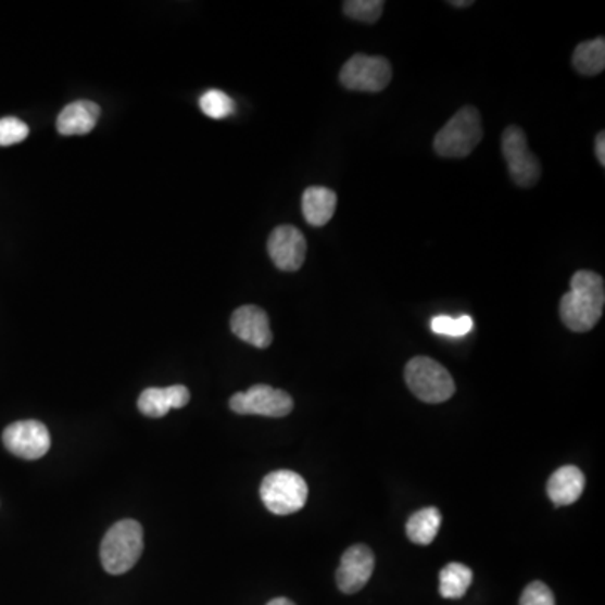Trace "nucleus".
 Returning a JSON list of instances; mask_svg holds the SVG:
<instances>
[{
	"label": "nucleus",
	"mask_w": 605,
	"mask_h": 605,
	"mask_svg": "<svg viewBox=\"0 0 605 605\" xmlns=\"http://www.w3.org/2000/svg\"><path fill=\"white\" fill-rule=\"evenodd\" d=\"M405 382L419 401L441 404L456 392L450 371L429 357H414L405 365Z\"/></svg>",
	"instance_id": "4"
},
{
	"label": "nucleus",
	"mask_w": 605,
	"mask_h": 605,
	"mask_svg": "<svg viewBox=\"0 0 605 605\" xmlns=\"http://www.w3.org/2000/svg\"><path fill=\"white\" fill-rule=\"evenodd\" d=\"M29 137V127L15 116L0 118V147L17 146Z\"/></svg>",
	"instance_id": "23"
},
{
	"label": "nucleus",
	"mask_w": 605,
	"mask_h": 605,
	"mask_svg": "<svg viewBox=\"0 0 605 605\" xmlns=\"http://www.w3.org/2000/svg\"><path fill=\"white\" fill-rule=\"evenodd\" d=\"M605 305L604 278L597 273L577 272L570 279V291L562 297L560 318L576 333L591 331L602 318Z\"/></svg>",
	"instance_id": "1"
},
{
	"label": "nucleus",
	"mask_w": 605,
	"mask_h": 605,
	"mask_svg": "<svg viewBox=\"0 0 605 605\" xmlns=\"http://www.w3.org/2000/svg\"><path fill=\"white\" fill-rule=\"evenodd\" d=\"M483 140L481 115L475 106L461 109L450 122L438 131L434 150L444 159H466Z\"/></svg>",
	"instance_id": "3"
},
{
	"label": "nucleus",
	"mask_w": 605,
	"mask_h": 605,
	"mask_svg": "<svg viewBox=\"0 0 605 605\" xmlns=\"http://www.w3.org/2000/svg\"><path fill=\"white\" fill-rule=\"evenodd\" d=\"M143 552V528L138 521L122 520L113 525L101 542V564L112 576H122L135 567Z\"/></svg>",
	"instance_id": "2"
},
{
	"label": "nucleus",
	"mask_w": 605,
	"mask_h": 605,
	"mask_svg": "<svg viewBox=\"0 0 605 605\" xmlns=\"http://www.w3.org/2000/svg\"><path fill=\"white\" fill-rule=\"evenodd\" d=\"M574 67L583 76H597L605 67V39L580 42L574 52Z\"/></svg>",
	"instance_id": "18"
},
{
	"label": "nucleus",
	"mask_w": 605,
	"mask_h": 605,
	"mask_svg": "<svg viewBox=\"0 0 605 605\" xmlns=\"http://www.w3.org/2000/svg\"><path fill=\"white\" fill-rule=\"evenodd\" d=\"M229 407L241 416L285 417L293 411V399L285 390L260 383L232 395Z\"/></svg>",
	"instance_id": "8"
},
{
	"label": "nucleus",
	"mask_w": 605,
	"mask_h": 605,
	"mask_svg": "<svg viewBox=\"0 0 605 605\" xmlns=\"http://www.w3.org/2000/svg\"><path fill=\"white\" fill-rule=\"evenodd\" d=\"M585 476L577 466H564L550 476L546 493L557 506L572 505L582 496Z\"/></svg>",
	"instance_id": "15"
},
{
	"label": "nucleus",
	"mask_w": 605,
	"mask_h": 605,
	"mask_svg": "<svg viewBox=\"0 0 605 605\" xmlns=\"http://www.w3.org/2000/svg\"><path fill=\"white\" fill-rule=\"evenodd\" d=\"M376 568V557L365 545H353L346 550L337 570L338 589L343 594H357L367 585Z\"/></svg>",
	"instance_id": "11"
},
{
	"label": "nucleus",
	"mask_w": 605,
	"mask_h": 605,
	"mask_svg": "<svg viewBox=\"0 0 605 605\" xmlns=\"http://www.w3.org/2000/svg\"><path fill=\"white\" fill-rule=\"evenodd\" d=\"M475 4V2H472V0H459V2H457V0H453V2H450L451 8H469V5Z\"/></svg>",
	"instance_id": "26"
},
{
	"label": "nucleus",
	"mask_w": 605,
	"mask_h": 605,
	"mask_svg": "<svg viewBox=\"0 0 605 605\" xmlns=\"http://www.w3.org/2000/svg\"><path fill=\"white\" fill-rule=\"evenodd\" d=\"M439 528H441V513L431 506L414 513L408 518L405 531H407V539L416 545H429L438 537Z\"/></svg>",
	"instance_id": "17"
},
{
	"label": "nucleus",
	"mask_w": 605,
	"mask_h": 605,
	"mask_svg": "<svg viewBox=\"0 0 605 605\" xmlns=\"http://www.w3.org/2000/svg\"><path fill=\"white\" fill-rule=\"evenodd\" d=\"M202 113L212 119H223L236 112V103L224 91L209 90L201 97Z\"/></svg>",
	"instance_id": "20"
},
{
	"label": "nucleus",
	"mask_w": 605,
	"mask_h": 605,
	"mask_svg": "<svg viewBox=\"0 0 605 605\" xmlns=\"http://www.w3.org/2000/svg\"><path fill=\"white\" fill-rule=\"evenodd\" d=\"M392 81V66L382 56L355 54L343 64L340 83L350 91L380 93Z\"/></svg>",
	"instance_id": "6"
},
{
	"label": "nucleus",
	"mask_w": 605,
	"mask_h": 605,
	"mask_svg": "<svg viewBox=\"0 0 605 605\" xmlns=\"http://www.w3.org/2000/svg\"><path fill=\"white\" fill-rule=\"evenodd\" d=\"M502 152L508 165L509 177L518 187L537 186L542 175L539 159L528 149V140L520 127L506 128L502 137Z\"/></svg>",
	"instance_id": "7"
},
{
	"label": "nucleus",
	"mask_w": 605,
	"mask_h": 605,
	"mask_svg": "<svg viewBox=\"0 0 605 605\" xmlns=\"http://www.w3.org/2000/svg\"><path fill=\"white\" fill-rule=\"evenodd\" d=\"M260 493L264 506L275 515H291L300 512L308 500L305 479L288 469L266 476L261 483Z\"/></svg>",
	"instance_id": "5"
},
{
	"label": "nucleus",
	"mask_w": 605,
	"mask_h": 605,
	"mask_svg": "<svg viewBox=\"0 0 605 605\" xmlns=\"http://www.w3.org/2000/svg\"><path fill=\"white\" fill-rule=\"evenodd\" d=\"M101 109L94 101L78 100L64 106L58 116L56 128L64 137L88 135L97 127Z\"/></svg>",
	"instance_id": "14"
},
{
	"label": "nucleus",
	"mask_w": 605,
	"mask_h": 605,
	"mask_svg": "<svg viewBox=\"0 0 605 605\" xmlns=\"http://www.w3.org/2000/svg\"><path fill=\"white\" fill-rule=\"evenodd\" d=\"M230 330L239 340L256 349H268L273 343L268 315L256 305H244L236 310L230 316Z\"/></svg>",
	"instance_id": "12"
},
{
	"label": "nucleus",
	"mask_w": 605,
	"mask_h": 605,
	"mask_svg": "<svg viewBox=\"0 0 605 605\" xmlns=\"http://www.w3.org/2000/svg\"><path fill=\"white\" fill-rule=\"evenodd\" d=\"M190 392L186 386H172L165 389H147L138 398V408L147 417L167 416L172 408H182L189 404Z\"/></svg>",
	"instance_id": "13"
},
{
	"label": "nucleus",
	"mask_w": 605,
	"mask_h": 605,
	"mask_svg": "<svg viewBox=\"0 0 605 605\" xmlns=\"http://www.w3.org/2000/svg\"><path fill=\"white\" fill-rule=\"evenodd\" d=\"M471 582V568L453 562V564L446 565V567L441 570V576H439V592H441L444 598L465 597Z\"/></svg>",
	"instance_id": "19"
},
{
	"label": "nucleus",
	"mask_w": 605,
	"mask_h": 605,
	"mask_svg": "<svg viewBox=\"0 0 605 605\" xmlns=\"http://www.w3.org/2000/svg\"><path fill=\"white\" fill-rule=\"evenodd\" d=\"M475 327L471 316L463 315L457 318L451 316H434L431 322V328L434 333L446 335V337H465Z\"/></svg>",
	"instance_id": "22"
},
{
	"label": "nucleus",
	"mask_w": 605,
	"mask_h": 605,
	"mask_svg": "<svg viewBox=\"0 0 605 605\" xmlns=\"http://www.w3.org/2000/svg\"><path fill=\"white\" fill-rule=\"evenodd\" d=\"M268 605H294V604L293 602L290 601V598L279 597V598H273V601L269 602Z\"/></svg>",
	"instance_id": "27"
},
{
	"label": "nucleus",
	"mask_w": 605,
	"mask_h": 605,
	"mask_svg": "<svg viewBox=\"0 0 605 605\" xmlns=\"http://www.w3.org/2000/svg\"><path fill=\"white\" fill-rule=\"evenodd\" d=\"M268 253L276 268L287 273L298 272L305 263V236L290 224L278 226L269 236Z\"/></svg>",
	"instance_id": "10"
},
{
	"label": "nucleus",
	"mask_w": 605,
	"mask_h": 605,
	"mask_svg": "<svg viewBox=\"0 0 605 605\" xmlns=\"http://www.w3.org/2000/svg\"><path fill=\"white\" fill-rule=\"evenodd\" d=\"M520 605H555L554 592L543 582H531L521 594Z\"/></svg>",
	"instance_id": "24"
},
{
	"label": "nucleus",
	"mask_w": 605,
	"mask_h": 605,
	"mask_svg": "<svg viewBox=\"0 0 605 605\" xmlns=\"http://www.w3.org/2000/svg\"><path fill=\"white\" fill-rule=\"evenodd\" d=\"M4 446L23 459H39L51 448L48 427L39 420H21L11 424L2 434Z\"/></svg>",
	"instance_id": "9"
},
{
	"label": "nucleus",
	"mask_w": 605,
	"mask_h": 605,
	"mask_svg": "<svg viewBox=\"0 0 605 605\" xmlns=\"http://www.w3.org/2000/svg\"><path fill=\"white\" fill-rule=\"evenodd\" d=\"M382 0H346L343 2V12L350 20L361 21L365 24H376L383 14Z\"/></svg>",
	"instance_id": "21"
},
{
	"label": "nucleus",
	"mask_w": 605,
	"mask_h": 605,
	"mask_svg": "<svg viewBox=\"0 0 605 605\" xmlns=\"http://www.w3.org/2000/svg\"><path fill=\"white\" fill-rule=\"evenodd\" d=\"M338 198L328 187L313 186L303 192L301 209L306 223L313 227H322L330 223L337 211Z\"/></svg>",
	"instance_id": "16"
},
{
	"label": "nucleus",
	"mask_w": 605,
	"mask_h": 605,
	"mask_svg": "<svg viewBox=\"0 0 605 605\" xmlns=\"http://www.w3.org/2000/svg\"><path fill=\"white\" fill-rule=\"evenodd\" d=\"M595 155H597L598 164L605 165V131H601L595 140Z\"/></svg>",
	"instance_id": "25"
}]
</instances>
